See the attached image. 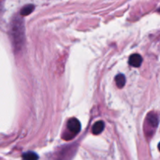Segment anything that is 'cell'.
Returning a JSON list of instances; mask_svg holds the SVG:
<instances>
[{
	"instance_id": "8992f818",
	"label": "cell",
	"mask_w": 160,
	"mask_h": 160,
	"mask_svg": "<svg viewBox=\"0 0 160 160\" xmlns=\"http://www.w3.org/2000/svg\"><path fill=\"white\" fill-rule=\"evenodd\" d=\"M115 81L117 87L119 88H122L125 85V84H126V78H125L124 75L120 73V74H118L116 76Z\"/></svg>"
},
{
	"instance_id": "52a82bcc",
	"label": "cell",
	"mask_w": 160,
	"mask_h": 160,
	"mask_svg": "<svg viewBox=\"0 0 160 160\" xmlns=\"http://www.w3.org/2000/svg\"><path fill=\"white\" fill-rule=\"evenodd\" d=\"M23 160H38V156L34 152H28L23 155Z\"/></svg>"
},
{
	"instance_id": "7a4b0ae2",
	"label": "cell",
	"mask_w": 160,
	"mask_h": 160,
	"mask_svg": "<svg viewBox=\"0 0 160 160\" xmlns=\"http://www.w3.org/2000/svg\"><path fill=\"white\" fill-rule=\"evenodd\" d=\"M23 26L19 23V21L17 23L13 24V29H12V32H13V39L14 42L16 45H20L22 40L23 38Z\"/></svg>"
},
{
	"instance_id": "9c48e42d",
	"label": "cell",
	"mask_w": 160,
	"mask_h": 160,
	"mask_svg": "<svg viewBox=\"0 0 160 160\" xmlns=\"http://www.w3.org/2000/svg\"><path fill=\"white\" fill-rule=\"evenodd\" d=\"M158 148H159V151H160V142H159V145H158Z\"/></svg>"
},
{
	"instance_id": "6da1fadb",
	"label": "cell",
	"mask_w": 160,
	"mask_h": 160,
	"mask_svg": "<svg viewBox=\"0 0 160 160\" xmlns=\"http://www.w3.org/2000/svg\"><path fill=\"white\" fill-rule=\"evenodd\" d=\"M158 124H159V117L157 114L155 112H149L145 118V126H144L145 135L147 137H152L156 131Z\"/></svg>"
},
{
	"instance_id": "3957f363",
	"label": "cell",
	"mask_w": 160,
	"mask_h": 160,
	"mask_svg": "<svg viewBox=\"0 0 160 160\" xmlns=\"http://www.w3.org/2000/svg\"><path fill=\"white\" fill-rule=\"evenodd\" d=\"M81 123L79 120L76 118H71L67 122V129H68L69 133L72 134L73 135H76L81 131Z\"/></svg>"
},
{
	"instance_id": "5b68a950",
	"label": "cell",
	"mask_w": 160,
	"mask_h": 160,
	"mask_svg": "<svg viewBox=\"0 0 160 160\" xmlns=\"http://www.w3.org/2000/svg\"><path fill=\"white\" fill-rule=\"evenodd\" d=\"M105 128V123L103 121H98L96 123H94L93 127H92V131L94 134L97 135V134H99L102 132V131L104 130Z\"/></svg>"
},
{
	"instance_id": "ba28073f",
	"label": "cell",
	"mask_w": 160,
	"mask_h": 160,
	"mask_svg": "<svg viewBox=\"0 0 160 160\" xmlns=\"http://www.w3.org/2000/svg\"><path fill=\"white\" fill-rule=\"evenodd\" d=\"M34 9V6H33V5H28V6L22 8L21 11H20V13H21V15L23 16L29 15L30 13H31V12H32Z\"/></svg>"
},
{
	"instance_id": "277c9868",
	"label": "cell",
	"mask_w": 160,
	"mask_h": 160,
	"mask_svg": "<svg viewBox=\"0 0 160 160\" xmlns=\"http://www.w3.org/2000/svg\"><path fill=\"white\" fill-rule=\"evenodd\" d=\"M142 57L139 54H133L130 56L129 62L130 65L133 67H139L142 63Z\"/></svg>"
}]
</instances>
